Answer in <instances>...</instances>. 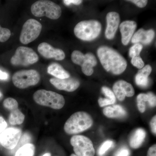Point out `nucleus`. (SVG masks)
<instances>
[{
	"label": "nucleus",
	"instance_id": "nucleus-1",
	"mask_svg": "<svg viewBox=\"0 0 156 156\" xmlns=\"http://www.w3.org/2000/svg\"><path fill=\"white\" fill-rule=\"evenodd\" d=\"M97 54L101 63L107 71L119 75L125 71L127 62L119 53L106 46L98 48Z\"/></svg>",
	"mask_w": 156,
	"mask_h": 156
},
{
	"label": "nucleus",
	"instance_id": "nucleus-2",
	"mask_svg": "<svg viewBox=\"0 0 156 156\" xmlns=\"http://www.w3.org/2000/svg\"><path fill=\"white\" fill-rule=\"evenodd\" d=\"M93 125L92 117L87 112H78L73 114L66 122L64 131L68 134H77L89 129Z\"/></svg>",
	"mask_w": 156,
	"mask_h": 156
},
{
	"label": "nucleus",
	"instance_id": "nucleus-3",
	"mask_svg": "<svg viewBox=\"0 0 156 156\" xmlns=\"http://www.w3.org/2000/svg\"><path fill=\"white\" fill-rule=\"evenodd\" d=\"M101 30V24L97 20H84L76 25L74 29V33L78 38L89 41L97 38Z\"/></svg>",
	"mask_w": 156,
	"mask_h": 156
},
{
	"label": "nucleus",
	"instance_id": "nucleus-4",
	"mask_svg": "<svg viewBox=\"0 0 156 156\" xmlns=\"http://www.w3.org/2000/svg\"><path fill=\"white\" fill-rule=\"evenodd\" d=\"M33 98L38 104L54 109H61L65 104V100L62 95L45 89H40L35 92Z\"/></svg>",
	"mask_w": 156,
	"mask_h": 156
},
{
	"label": "nucleus",
	"instance_id": "nucleus-5",
	"mask_svg": "<svg viewBox=\"0 0 156 156\" xmlns=\"http://www.w3.org/2000/svg\"><path fill=\"white\" fill-rule=\"evenodd\" d=\"M31 11L35 17L46 16L52 20L58 19L62 14L61 7L48 0H40L34 3L31 7Z\"/></svg>",
	"mask_w": 156,
	"mask_h": 156
},
{
	"label": "nucleus",
	"instance_id": "nucleus-6",
	"mask_svg": "<svg viewBox=\"0 0 156 156\" xmlns=\"http://www.w3.org/2000/svg\"><path fill=\"white\" fill-rule=\"evenodd\" d=\"M41 76L36 70H22L15 73L12 76V81L15 87L24 89L36 85L39 83Z\"/></svg>",
	"mask_w": 156,
	"mask_h": 156
},
{
	"label": "nucleus",
	"instance_id": "nucleus-7",
	"mask_svg": "<svg viewBox=\"0 0 156 156\" xmlns=\"http://www.w3.org/2000/svg\"><path fill=\"white\" fill-rule=\"evenodd\" d=\"M39 60V56L32 48L18 47L11 59V64L15 66H27L34 64Z\"/></svg>",
	"mask_w": 156,
	"mask_h": 156
},
{
	"label": "nucleus",
	"instance_id": "nucleus-8",
	"mask_svg": "<svg viewBox=\"0 0 156 156\" xmlns=\"http://www.w3.org/2000/svg\"><path fill=\"white\" fill-rule=\"evenodd\" d=\"M42 29V24L39 21L35 19H28L23 26L20 41L23 44L31 43L37 38Z\"/></svg>",
	"mask_w": 156,
	"mask_h": 156
},
{
	"label": "nucleus",
	"instance_id": "nucleus-9",
	"mask_svg": "<svg viewBox=\"0 0 156 156\" xmlns=\"http://www.w3.org/2000/svg\"><path fill=\"white\" fill-rule=\"evenodd\" d=\"M71 59L75 64L80 66L82 70L86 76L92 75L94 72L93 67L97 65V59L92 53L83 54L79 50H74L71 54Z\"/></svg>",
	"mask_w": 156,
	"mask_h": 156
},
{
	"label": "nucleus",
	"instance_id": "nucleus-10",
	"mask_svg": "<svg viewBox=\"0 0 156 156\" xmlns=\"http://www.w3.org/2000/svg\"><path fill=\"white\" fill-rule=\"evenodd\" d=\"M70 143L78 156H94L95 151L93 144L87 136L76 135L72 136Z\"/></svg>",
	"mask_w": 156,
	"mask_h": 156
},
{
	"label": "nucleus",
	"instance_id": "nucleus-11",
	"mask_svg": "<svg viewBox=\"0 0 156 156\" xmlns=\"http://www.w3.org/2000/svg\"><path fill=\"white\" fill-rule=\"evenodd\" d=\"M22 135L20 129L10 128L6 129L0 134V144L6 149H14Z\"/></svg>",
	"mask_w": 156,
	"mask_h": 156
},
{
	"label": "nucleus",
	"instance_id": "nucleus-12",
	"mask_svg": "<svg viewBox=\"0 0 156 156\" xmlns=\"http://www.w3.org/2000/svg\"><path fill=\"white\" fill-rule=\"evenodd\" d=\"M37 50L39 53L46 58L62 60L65 58V54L63 50L54 48L46 42L40 44L38 47Z\"/></svg>",
	"mask_w": 156,
	"mask_h": 156
},
{
	"label": "nucleus",
	"instance_id": "nucleus-13",
	"mask_svg": "<svg viewBox=\"0 0 156 156\" xmlns=\"http://www.w3.org/2000/svg\"><path fill=\"white\" fill-rule=\"evenodd\" d=\"M50 82L58 90H64L68 92H74L80 86V81L74 78L69 77L64 79L53 78L50 79Z\"/></svg>",
	"mask_w": 156,
	"mask_h": 156
},
{
	"label": "nucleus",
	"instance_id": "nucleus-14",
	"mask_svg": "<svg viewBox=\"0 0 156 156\" xmlns=\"http://www.w3.org/2000/svg\"><path fill=\"white\" fill-rule=\"evenodd\" d=\"M113 90L115 96L120 101H122L126 96L131 97L134 94V90L132 85L126 81H117L113 85Z\"/></svg>",
	"mask_w": 156,
	"mask_h": 156
},
{
	"label": "nucleus",
	"instance_id": "nucleus-15",
	"mask_svg": "<svg viewBox=\"0 0 156 156\" xmlns=\"http://www.w3.org/2000/svg\"><path fill=\"white\" fill-rule=\"evenodd\" d=\"M107 25L105 30V36L108 40L113 39L120 23V16L116 12H109L107 14Z\"/></svg>",
	"mask_w": 156,
	"mask_h": 156
},
{
	"label": "nucleus",
	"instance_id": "nucleus-16",
	"mask_svg": "<svg viewBox=\"0 0 156 156\" xmlns=\"http://www.w3.org/2000/svg\"><path fill=\"white\" fill-rule=\"evenodd\" d=\"M136 27V23L131 20H126L120 24L119 28L123 45H127L129 44Z\"/></svg>",
	"mask_w": 156,
	"mask_h": 156
},
{
	"label": "nucleus",
	"instance_id": "nucleus-17",
	"mask_svg": "<svg viewBox=\"0 0 156 156\" xmlns=\"http://www.w3.org/2000/svg\"><path fill=\"white\" fill-rule=\"evenodd\" d=\"M154 36V31L153 30H145L140 29L134 34L131 39V42L134 44L141 42L145 45L149 44L152 41Z\"/></svg>",
	"mask_w": 156,
	"mask_h": 156
},
{
	"label": "nucleus",
	"instance_id": "nucleus-18",
	"mask_svg": "<svg viewBox=\"0 0 156 156\" xmlns=\"http://www.w3.org/2000/svg\"><path fill=\"white\" fill-rule=\"evenodd\" d=\"M151 71L152 68L149 65L139 70L135 76L136 85L143 88L147 87L149 83L148 76Z\"/></svg>",
	"mask_w": 156,
	"mask_h": 156
},
{
	"label": "nucleus",
	"instance_id": "nucleus-19",
	"mask_svg": "<svg viewBox=\"0 0 156 156\" xmlns=\"http://www.w3.org/2000/svg\"><path fill=\"white\" fill-rule=\"evenodd\" d=\"M48 73L59 79H64L70 77V74L64 69L62 66L57 63H52L49 65L47 69Z\"/></svg>",
	"mask_w": 156,
	"mask_h": 156
},
{
	"label": "nucleus",
	"instance_id": "nucleus-20",
	"mask_svg": "<svg viewBox=\"0 0 156 156\" xmlns=\"http://www.w3.org/2000/svg\"><path fill=\"white\" fill-rule=\"evenodd\" d=\"M103 112L105 115L109 118H122L127 114L125 109L120 105L106 107L104 108Z\"/></svg>",
	"mask_w": 156,
	"mask_h": 156
},
{
	"label": "nucleus",
	"instance_id": "nucleus-21",
	"mask_svg": "<svg viewBox=\"0 0 156 156\" xmlns=\"http://www.w3.org/2000/svg\"><path fill=\"white\" fill-rule=\"evenodd\" d=\"M146 132L142 128H138L131 135L129 140L130 146L133 148H138L144 141Z\"/></svg>",
	"mask_w": 156,
	"mask_h": 156
},
{
	"label": "nucleus",
	"instance_id": "nucleus-22",
	"mask_svg": "<svg viewBox=\"0 0 156 156\" xmlns=\"http://www.w3.org/2000/svg\"><path fill=\"white\" fill-rule=\"evenodd\" d=\"M25 115L22 113L19 109L11 111L9 117V122L12 126L20 125L24 122Z\"/></svg>",
	"mask_w": 156,
	"mask_h": 156
},
{
	"label": "nucleus",
	"instance_id": "nucleus-23",
	"mask_svg": "<svg viewBox=\"0 0 156 156\" xmlns=\"http://www.w3.org/2000/svg\"><path fill=\"white\" fill-rule=\"evenodd\" d=\"M35 151L34 145L32 144H27L17 150L15 156H34Z\"/></svg>",
	"mask_w": 156,
	"mask_h": 156
},
{
	"label": "nucleus",
	"instance_id": "nucleus-24",
	"mask_svg": "<svg viewBox=\"0 0 156 156\" xmlns=\"http://www.w3.org/2000/svg\"><path fill=\"white\" fill-rule=\"evenodd\" d=\"M148 95L147 94L141 93L137 95L136 98L137 105L138 110L141 113L145 111L146 103L148 102Z\"/></svg>",
	"mask_w": 156,
	"mask_h": 156
},
{
	"label": "nucleus",
	"instance_id": "nucleus-25",
	"mask_svg": "<svg viewBox=\"0 0 156 156\" xmlns=\"http://www.w3.org/2000/svg\"><path fill=\"white\" fill-rule=\"evenodd\" d=\"M4 107L10 111L18 109V104L16 99L12 98H8L4 101Z\"/></svg>",
	"mask_w": 156,
	"mask_h": 156
},
{
	"label": "nucleus",
	"instance_id": "nucleus-26",
	"mask_svg": "<svg viewBox=\"0 0 156 156\" xmlns=\"http://www.w3.org/2000/svg\"><path fill=\"white\" fill-rule=\"evenodd\" d=\"M114 145L113 141L111 140H107L105 141L99 147L98 150V156H103L107 151Z\"/></svg>",
	"mask_w": 156,
	"mask_h": 156
},
{
	"label": "nucleus",
	"instance_id": "nucleus-27",
	"mask_svg": "<svg viewBox=\"0 0 156 156\" xmlns=\"http://www.w3.org/2000/svg\"><path fill=\"white\" fill-rule=\"evenodd\" d=\"M31 140V137L30 134L27 133H24L22 135H21L19 142L17 144L16 147L14 149V151H15V152H16V151L19 149L20 148L22 147L25 144H29Z\"/></svg>",
	"mask_w": 156,
	"mask_h": 156
},
{
	"label": "nucleus",
	"instance_id": "nucleus-28",
	"mask_svg": "<svg viewBox=\"0 0 156 156\" xmlns=\"http://www.w3.org/2000/svg\"><path fill=\"white\" fill-rule=\"evenodd\" d=\"M142 48V45L139 44H136L132 46L129 50V55L130 57L132 58L135 56H139Z\"/></svg>",
	"mask_w": 156,
	"mask_h": 156
},
{
	"label": "nucleus",
	"instance_id": "nucleus-29",
	"mask_svg": "<svg viewBox=\"0 0 156 156\" xmlns=\"http://www.w3.org/2000/svg\"><path fill=\"white\" fill-rule=\"evenodd\" d=\"M11 36V32L9 29L3 28L0 26V42L7 41Z\"/></svg>",
	"mask_w": 156,
	"mask_h": 156
},
{
	"label": "nucleus",
	"instance_id": "nucleus-30",
	"mask_svg": "<svg viewBox=\"0 0 156 156\" xmlns=\"http://www.w3.org/2000/svg\"><path fill=\"white\" fill-rule=\"evenodd\" d=\"M131 62L134 66L139 69L142 68L144 66V62L141 57L139 56L132 57Z\"/></svg>",
	"mask_w": 156,
	"mask_h": 156
},
{
	"label": "nucleus",
	"instance_id": "nucleus-31",
	"mask_svg": "<svg viewBox=\"0 0 156 156\" xmlns=\"http://www.w3.org/2000/svg\"><path fill=\"white\" fill-rule=\"evenodd\" d=\"M101 90L104 94L107 97V98H109L116 101L115 96L114 92L110 89H109L108 87H102Z\"/></svg>",
	"mask_w": 156,
	"mask_h": 156
},
{
	"label": "nucleus",
	"instance_id": "nucleus-32",
	"mask_svg": "<svg viewBox=\"0 0 156 156\" xmlns=\"http://www.w3.org/2000/svg\"><path fill=\"white\" fill-rule=\"evenodd\" d=\"M98 104L100 107H103L107 106V105H110L113 104L115 101L111 100L107 98H99L98 100Z\"/></svg>",
	"mask_w": 156,
	"mask_h": 156
},
{
	"label": "nucleus",
	"instance_id": "nucleus-33",
	"mask_svg": "<svg viewBox=\"0 0 156 156\" xmlns=\"http://www.w3.org/2000/svg\"><path fill=\"white\" fill-rule=\"evenodd\" d=\"M130 151L128 148L122 147L117 151L114 156H130Z\"/></svg>",
	"mask_w": 156,
	"mask_h": 156
},
{
	"label": "nucleus",
	"instance_id": "nucleus-34",
	"mask_svg": "<svg viewBox=\"0 0 156 156\" xmlns=\"http://www.w3.org/2000/svg\"><path fill=\"white\" fill-rule=\"evenodd\" d=\"M148 95V104L151 107H154L156 106V97L152 92H148L147 93Z\"/></svg>",
	"mask_w": 156,
	"mask_h": 156
},
{
	"label": "nucleus",
	"instance_id": "nucleus-35",
	"mask_svg": "<svg viewBox=\"0 0 156 156\" xmlns=\"http://www.w3.org/2000/svg\"><path fill=\"white\" fill-rule=\"evenodd\" d=\"M129 2L134 3L137 7L143 8L145 7L147 5L148 1L147 0H131Z\"/></svg>",
	"mask_w": 156,
	"mask_h": 156
},
{
	"label": "nucleus",
	"instance_id": "nucleus-36",
	"mask_svg": "<svg viewBox=\"0 0 156 156\" xmlns=\"http://www.w3.org/2000/svg\"><path fill=\"white\" fill-rule=\"evenodd\" d=\"M63 2L65 5H66V6L70 5L72 4L78 5H80L83 2V1H81V0H64Z\"/></svg>",
	"mask_w": 156,
	"mask_h": 156
},
{
	"label": "nucleus",
	"instance_id": "nucleus-37",
	"mask_svg": "<svg viewBox=\"0 0 156 156\" xmlns=\"http://www.w3.org/2000/svg\"><path fill=\"white\" fill-rule=\"evenodd\" d=\"M7 127V123L2 117L0 116V134L5 130Z\"/></svg>",
	"mask_w": 156,
	"mask_h": 156
},
{
	"label": "nucleus",
	"instance_id": "nucleus-38",
	"mask_svg": "<svg viewBox=\"0 0 156 156\" xmlns=\"http://www.w3.org/2000/svg\"><path fill=\"white\" fill-rule=\"evenodd\" d=\"M150 126L151 131L154 134H156V116H154L152 118L150 122Z\"/></svg>",
	"mask_w": 156,
	"mask_h": 156
},
{
	"label": "nucleus",
	"instance_id": "nucleus-39",
	"mask_svg": "<svg viewBox=\"0 0 156 156\" xmlns=\"http://www.w3.org/2000/svg\"><path fill=\"white\" fill-rule=\"evenodd\" d=\"M147 156H156V145L154 144L149 148Z\"/></svg>",
	"mask_w": 156,
	"mask_h": 156
},
{
	"label": "nucleus",
	"instance_id": "nucleus-40",
	"mask_svg": "<svg viewBox=\"0 0 156 156\" xmlns=\"http://www.w3.org/2000/svg\"><path fill=\"white\" fill-rule=\"evenodd\" d=\"M9 78V75L7 73L3 72L0 69V80H5Z\"/></svg>",
	"mask_w": 156,
	"mask_h": 156
},
{
	"label": "nucleus",
	"instance_id": "nucleus-41",
	"mask_svg": "<svg viewBox=\"0 0 156 156\" xmlns=\"http://www.w3.org/2000/svg\"><path fill=\"white\" fill-rule=\"evenodd\" d=\"M42 156H51V154L49 153H48L45 154Z\"/></svg>",
	"mask_w": 156,
	"mask_h": 156
},
{
	"label": "nucleus",
	"instance_id": "nucleus-42",
	"mask_svg": "<svg viewBox=\"0 0 156 156\" xmlns=\"http://www.w3.org/2000/svg\"><path fill=\"white\" fill-rule=\"evenodd\" d=\"M70 156H78L76 155L75 154H72Z\"/></svg>",
	"mask_w": 156,
	"mask_h": 156
},
{
	"label": "nucleus",
	"instance_id": "nucleus-43",
	"mask_svg": "<svg viewBox=\"0 0 156 156\" xmlns=\"http://www.w3.org/2000/svg\"><path fill=\"white\" fill-rule=\"evenodd\" d=\"M2 94H1V92H0V98H1V97H2Z\"/></svg>",
	"mask_w": 156,
	"mask_h": 156
}]
</instances>
